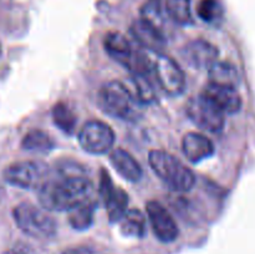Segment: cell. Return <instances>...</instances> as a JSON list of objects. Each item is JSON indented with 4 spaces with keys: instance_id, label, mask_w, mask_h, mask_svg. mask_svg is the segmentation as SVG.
I'll list each match as a JSON object with an SVG mask.
<instances>
[{
    "instance_id": "14",
    "label": "cell",
    "mask_w": 255,
    "mask_h": 254,
    "mask_svg": "<svg viewBox=\"0 0 255 254\" xmlns=\"http://www.w3.org/2000/svg\"><path fill=\"white\" fill-rule=\"evenodd\" d=\"M129 32L143 49L149 50L154 54L162 52L167 45L164 32L142 19H137L132 22L129 26Z\"/></svg>"
},
{
    "instance_id": "17",
    "label": "cell",
    "mask_w": 255,
    "mask_h": 254,
    "mask_svg": "<svg viewBox=\"0 0 255 254\" xmlns=\"http://www.w3.org/2000/svg\"><path fill=\"white\" fill-rule=\"evenodd\" d=\"M209 82L222 86L236 87L241 82V76L234 65L227 61H217L208 69Z\"/></svg>"
},
{
    "instance_id": "1",
    "label": "cell",
    "mask_w": 255,
    "mask_h": 254,
    "mask_svg": "<svg viewBox=\"0 0 255 254\" xmlns=\"http://www.w3.org/2000/svg\"><path fill=\"white\" fill-rule=\"evenodd\" d=\"M42 208L52 212H64L92 198L94 183L85 173H50L49 178L37 189Z\"/></svg>"
},
{
    "instance_id": "3",
    "label": "cell",
    "mask_w": 255,
    "mask_h": 254,
    "mask_svg": "<svg viewBox=\"0 0 255 254\" xmlns=\"http://www.w3.org/2000/svg\"><path fill=\"white\" fill-rule=\"evenodd\" d=\"M97 104L105 114L114 119L134 121L139 116L141 104L136 96L117 80L102 85L97 94Z\"/></svg>"
},
{
    "instance_id": "13",
    "label": "cell",
    "mask_w": 255,
    "mask_h": 254,
    "mask_svg": "<svg viewBox=\"0 0 255 254\" xmlns=\"http://www.w3.org/2000/svg\"><path fill=\"white\" fill-rule=\"evenodd\" d=\"M202 95L213 102L223 114L233 115L242 109V97L236 87L222 86L209 82L202 91Z\"/></svg>"
},
{
    "instance_id": "27",
    "label": "cell",
    "mask_w": 255,
    "mask_h": 254,
    "mask_svg": "<svg viewBox=\"0 0 255 254\" xmlns=\"http://www.w3.org/2000/svg\"><path fill=\"white\" fill-rule=\"evenodd\" d=\"M64 254H89V251H87L86 248H81V247H79V248L69 249V251L65 252Z\"/></svg>"
},
{
    "instance_id": "20",
    "label": "cell",
    "mask_w": 255,
    "mask_h": 254,
    "mask_svg": "<svg viewBox=\"0 0 255 254\" xmlns=\"http://www.w3.org/2000/svg\"><path fill=\"white\" fill-rule=\"evenodd\" d=\"M52 121L54 124L61 129L62 132L67 134L74 133L77 124V116L72 111L71 107L64 101H59L54 105L51 111Z\"/></svg>"
},
{
    "instance_id": "12",
    "label": "cell",
    "mask_w": 255,
    "mask_h": 254,
    "mask_svg": "<svg viewBox=\"0 0 255 254\" xmlns=\"http://www.w3.org/2000/svg\"><path fill=\"white\" fill-rule=\"evenodd\" d=\"M104 47L111 59L128 70L141 51L138 49H133L128 39L119 31L107 32L104 39Z\"/></svg>"
},
{
    "instance_id": "2",
    "label": "cell",
    "mask_w": 255,
    "mask_h": 254,
    "mask_svg": "<svg viewBox=\"0 0 255 254\" xmlns=\"http://www.w3.org/2000/svg\"><path fill=\"white\" fill-rule=\"evenodd\" d=\"M152 171L177 193H186L196 184V176L176 156L163 149H153L148 154Z\"/></svg>"
},
{
    "instance_id": "4",
    "label": "cell",
    "mask_w": 255,
    "mask_h": 254,
    "mask_svg": "<svg viewBox=\"0 0 255 254\" xmlns=\"http://www.w3.org/2000/svg\"><path fill=\"white\" fill-rule=\"evenodd\" d=\"M12 218L17 228L36 239H49L56 234V221L42 207L31 202H21L12 209Z\"/></svg>"
},
{
    "instance_id": "19",
    "label": "cell",
    "mask_w": 255,
    "mask_h": 254,
    "mask_svg": "<svg viewBox=\"0 0 255 254\" xmlns=\"http://www.w3.org/2000/svg\"><path fill=\"white\" fill-rule=\"evenodd\" d=\"M117 223L124 236L131 238H142L146 234V217L139 209H127Z\"/></svg>"
},
{
    "instance_id": "16",
    "label": "cell",
    "mask_w": 255,
    "mask_h": 254,
    "mask_svg": "<svg viewBox=\"0 0 255 254\" xmlns=\"http://www.w3.org/2000/svg\"><path fill=\"white\" fill-rule=\"evenodd\" d=\"M110 162L112 167L129 182H137L141 179L143 171L138 162L129 152L124 148H115L110 153Z\"/></svg>"
},
{
    "instance_id": "5",
    "label": "cell",
    "mask_w": 255,
    "mask_h": 254,
    "mask_svg": "<svg viewBox=\"0 0 255 254\" xmlns=\"http://www.w3.org/2000/svg\"><path fill=\"white\" fill-rule=\"evenodd\" d=\"M49 176V166L40 161L14 162L2 172L6 183L22 189H39Z\"/></svg>"
},
{
    "instance_id": "15",
    "label": "cell",
    "mask_w": 255,
    "mask_h": 254,
    "mask_svg": "<svg viewBox=\"0 0 255 254\" xmlns=\"http://www.w3.org/2000/svg\"><path fill=\"white\" fill-rule=\"evenodd\" d=\"M214 144L204 134L199 132H188L182 139V152L192 163H198L209 158L214 153Z\"/></svg>"
},
{
    "instance_id": "6",
    "label": "cell",
    "mask_w": 255,
    "mask_h": 254,
    "mask_svg": "<svg viewBox=\"0 0 255 254\" xmlns=\"http://www.w3.org/2000/svg\"><path fill=\"white\" fill-rule=\"evenodd\" d=\"M152 60V75L157 84L169 96H179L186 90V75L172 57L162 54H154Z\"/></svg>"
},
{
    "instance_id": "10",
    "label": "cell",
    "mask_w": 255,
    "mask_h": 254,
    "mask_svg": "<svg viewBox=\"0 0 255 254\" xmlns=\"http://www.w3.org/2000/svg\"><path fill=\"white\" fill-rule=\"evenodd\" d=\"M146 212L154 236L163 243H172L178 238L179 229L168 211L157 201L146 203Z\"/></svg>"
},
{
    "instance_id": "11",
    "label": "cell",
    "mask_w": 255,
    "mask_h": 254,
    "mask_svg": "<svg viewBox=\"0 0 255 254\" xmlns=\"http://www.w3.org/2000/svg\"><path fill=\"white\" fill-rule=\"evenodd\" d=\"M219 51L213 44L204 39H196L186 44L182 49L184 62L192 69H209L218 61Z\"/></svg>"
},
{
    "instance_id": "18",
    "label": "cell",
    "mask_w": 255,
    "mask_h": 254,
    "mask_svg": "<svg viewBox=\"0 0 255 254\" xmlns=\"http://www.w3.org/2000/svg\"><path fill=\"white\" fill-rule=\"evenodd\" d=\"M97 208V202L94 198L79 204L69 211V224L75 231H86L94 223L95 212Z\"/></svg>"
},
{
    "instance_id": "23",
    "label": "cell",
    "mask_w": 255,
    "mask_h": 254,
    "mask_svg": "<svg viewBox=\"0 0 255 254\" xmlns=\"http://www.w3.org/2000/svg\"><path fill=\"white\" fill-rule=\"evenodd\" d=\"M166 10L177 24L188 25L192 22L191 0H166Z\"/></svg>"
},
{
    "instance_id": "24",
    "label": "cell",
    "mask_w": 255,
    "mask_h": 254,
    "mask_svg": "<svg viewBox=\"0 0 255 254\" xmlns=\"http://www.w3.org/2000/svg\"><path fill=\"white\" fill-rule=\"evenodd\" d=\"M197 14L203 21L216 22L223 16V9L219 0H201L197 6Z\"/></svg>"
},
{
    "instance_id": "21",
    "label": "cell",
    "mask_w": 255,
    "mask_h": 254,
    "mask_svg": "<svg viewBox=\"0 0 255 254\" xmlns=\"http://www.w3.org/2000/svg\"><path fill=\"white\" fill-rule=\"evenodd\" d=\"M55 146L54 139L49 133L41 129H31L24 136L21 141V147L26 151L32 152H46L51 151Z\"/></svg>"
},
{
    "instance_id": "8",
    "label": "cell",
    "mask_w": 255,
    "mask_h": 254,
    "mask_svg": "<svg viewBox=\"0 0 255 254\" xmlns=\"http://www.w3.org/2000/svg\"><path fill=\"white\" fill-rule=\"evenodd\" d=\"M79 143L87 153H107L114 147L115 132L105 122L91 120V121H87L80 129Z\"/></svg>"
},
{
    "instance_id": "9",
    "label": "cell",
    "mask_w": 255,
    "mask_h": 254,
    "mask_svg": "<svg viewBox=\"0 0 255 254\" xmlns=\"http://www.w3.org/2000/svg\"><path fill=\"white\" fill-rule=\"evenodd\" d=\"M99 196L106 208L111 223H117L128 208V194L121 187L115 186L111 176L105 168L100 171Z\"/></svg>"
},
{
    "instance_id": "7",
    "label": "cell",
    "mask_w": 255,
    "mask_h": 254,
    "mask_svg": "<svg viewBox=\"0 0 255 254\" xmlns=\"http://www.w3.org/2000/svg\"><path fill=\"white\" fill-rule=\"evenodd\" d=\"M186 112L188 119L197 127L212 133L221 132L226 124V114L202 94L189 99L186 105Z\"/></svg>"
},
{
    "instance_id": "26",
    "label": "cell",
    "mask_w": 255,
    "mask_h": 254,
    "mask_svg": "<svg viewBox=\"0 0 255 254\" xmlns=\"http://www.w3.org/2000/svg\"><path fill=\"white\" fill-rule=\"evenodd\" d=\"M1 254H27V249L26 247L22 246V244H16V246L11 247V248L2 252Z\"/></svg>"
},
{
    "instance_id": "22",
    "label": "cell",
    "mask_w": 255,
    "mask_h": 254,
    "mask_svg": "<svg viewBox=\"0 0 255 254\" xmlns=\"http://www.w3.org/2000/svg\"><path fill=\"white\" fill-rule=\"evenodd\" d=\"M152 74H132V81L136 87V99L141 105H149L156 101V89L151 80Z\"/></svg>"
},
{
    "instance_id": "25",
    "label": "cell",
    "mask_w": 255,
    "mask_h": 254,
    "mask_svg": "<svg viewBox=\"0 0 255 254\" xmlns=\"http://www.w3.org/2000/svg\"><path fill=\"white\" fill-rule=\"evenodd\" d=\"M141 19L144 21L149 22L157 27L158 30L163 31V14H162L161 5L156 0H149L142 6L141 9Z\"/></svg>"
},
{
    "instance_id": "28",
    "label": "cell",
    "mask_w": 255,
    "mask_h": 254,
    "mask_svg": "<svg viewBox=\"0 0 255 254\" xmlns=\"http://www.w3.org/2000/svg\"><path fill=\"white\" fill-rule=\"evenodd\" d=\"M4 194H5V192H4V187H2V184L0 183V203H1L2 198H4Z\"/></svg>"
}]
</instances>
